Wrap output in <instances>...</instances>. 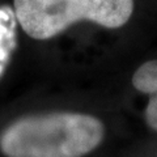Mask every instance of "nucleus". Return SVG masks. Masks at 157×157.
<instances>
[{
  "instance_id": "1",
  "label": "nucleus",
  "mask_w": 157,
  "mask_h": 157,
  "mask_svg": "<svg viewBox=\"0 0 157 157\" xmlns=\"http://www.w3.org/2000/svg\"><path fill=\"white\" fill-rule=\"evenodd\" d=\"M105 128L96 117L48 113L14 121L0 135L6 157H82L101 144Z\"/></svg>"
},
{
  "instance_id": "2",
  "label": "nucleus",
  "mask_w": 157,
  "mask_h": 157,
  "mask_svg": "<svg viewBox=\"0 0 157 157\" xmlns=\"http://www.w3.org/2000/svg\"><path fill=\"white\" fill-rule=\"evenodd\" d=\"M22 30L34 39H48L81 20L117 29L134 12V0H13Z\"/></svg>"
},
{
  "instance_id": "3",
  "label": "nucleus",
  "mask_w": 157,
  "mask_h": 157,
  "mask_svg": "<svg viewBox=\"0 0 157 157\" xmlns=\"http://www.w3.org/2000/svg\"><path fill=\"white\" fill-rule=\"evenodd\" d=\"M135 89L149 96L145 109V121L151 128L157 131V60H149L141 64L132 76Z\"/></svg>"
}]
</instances>
